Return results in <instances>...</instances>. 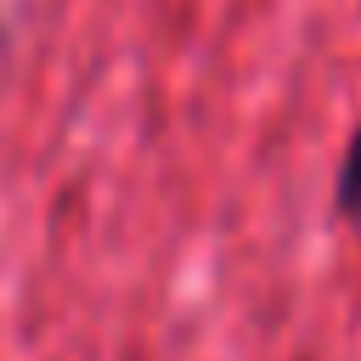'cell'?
I'll use <instances>...</instances> for the list:
<instances>
[{
    "label": "cell",
    "mask_w": 361,
    "mask_h": 361,
    "mask_svg": "<svg viewBox=\"0 0 361 361\" xmlns=\"http://www.w3.org/2000/svg\"><path fill=\"white\" fill-rule=\"evenodd\" d=\"M333 197H338V214L361 220V124H355V135H350V147H344V164H338V186H333Z\"/></svg>",
    "instance_id": "1"
}]
</instances>
